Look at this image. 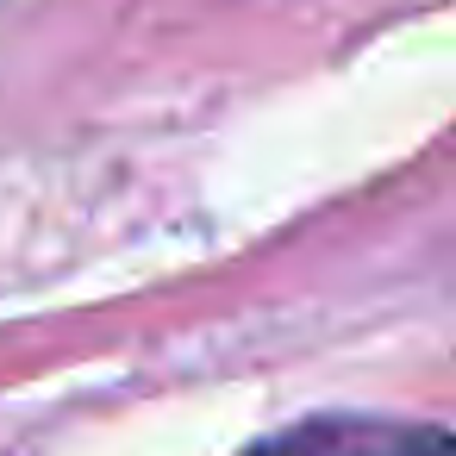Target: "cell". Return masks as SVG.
<instances>
[{"label": "cell", "mask_w": 456, "mask_h": 456, "mask_svg": "<svg viewBox=\"0 0 456 456\" xmlns=\"http://www.w3.org/2000/svg\"><path fill=\"white\" fill-rule=\"evenodd\" d=\"M431 425H381V419H306L269 437L250 456H406Z\"/></svg>", "instance_id": "obj_1"}]
</instances>
